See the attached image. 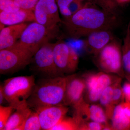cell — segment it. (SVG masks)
<instances>
[{"mask_svg":"<svg viewBox=\"0 0 130 130\" xmlns=\"http://www.w3.org/2000/svg\"><path fill=\"white\" fill-rule=\"evenodd\" d=\"M90 2L62 23L68 37L75 40L98 31L111 30L117 25L115 14L90 6Z\"/></svg>","mask_w":130,"mask_h":130,"instance_id":"6da1fadb","label":"cell"},{"mask_svg":"<svg viewBox=\"0 0 130 130\" xmlns=\"http://www.w3.org/2000/svg\"><path fill=\"white\" fill-rule=\"evenodd\" d=\"M68 76L42 79L37 84L27 103L35 109L41 107L64 105L63 101Z\"/></svg>","mask_w":130,"mask_h":130,"instance_id":"7a4b0ae2","label":"cell"},{"mask_svg":"<svg viewBox=\"0 0 130 130\" xmlns=\"http://www.w3.org/2000/svg\"><path fill=\"white\" fill-rule=\"evenodd\" d=\"M35 84L33 76H19L6 79L2 86L6 101L13 109L28 106L27 101Z\"/></svg>","mask_w":130,"mask_h":130,"instance_id":"3957f363","label":"cell"},{"mask_svg":"<svg viewBox=\"0 0 130 130\" xmlns=\"http://www.w3.org/2000/svg\"><path fill=\"white\" fill-rule=\"evenodd\" d=\"M59 27L48 28L35 21L28 25L14 45L29 50L35 54L45 43L58 35Z\"/></svg>","mask_w":130,"mask_h":130,"instance_id":"277c9868","label":"cell"},{"mask_svg":"<svg viewBox=\"0 0 130 130\" xmlns=\"http://www.w3.org/2000/svg\"><path fill=\"white\" fill-rule=\"evenodd\" d=\"M34 54L22 47L13 45L0 50V73L13 72L29 64Z\"/></svg>","mask_w":130,"mask_h":130,"instance_id":"5b68a950","label":"cell"},{"mask_svg":"<svg viewBox=\"0 0 130 130\" xmlns=\"http://www.w3.org/2000/svg\"><path fill=\"white\" fill-rule=\"evenodd\" d=\"M98 55V63L102 70L123 76L122 51L118 42L113 40Z\"/></svg>","mask_w":130,"mask_h":130,"instance_id":"8992f818","label":"cell"},{"mask_svg":"<svg viewBox=\"0 0 130 130\" xmlns=\"http://www.w3.org/2000/svg\"><path fill=\"white\" fill-rule=\"evenodd\" d=\"M33 12L36 22L47 28H55L62 23L55 0H39Z\"/></svg>","mask_w":130,"mask_h":130,"instance_id":"52a82bcc","label":"cell"},{"mask_svg":"<svg viewBox=\"0 0 130 130\" xmlns=\"http://www.w3.org/2000/svg\"><path fill=\"white\" fill-rule=\"evenodd\" d=\"M54 43H47L36 52L34 55L35 67L39 72L51 77L60 76L54 59L53 48Z\"/></svg>","mask_w":130,"mask_h":130,"instance_id":"ba28073f","label":"cell"},{"mask_svg":"<svg viewBox=\"0 0 130 130\" xmlns=\"http://www.w3.org/2000/svg\"><path fill=\"white\" fill-rule=\"evenodd\" d=\"M73 107L75 111L73 118L78 126L83 122L88 121L108 125L106 113L100 105H90L83 100Z\"/></svg>","mask_w":130,"mask_h":130,"instance_id":"9c48e42d","label":"cell"},{"mask_svg":"<svg viewBox=\"0 0 130 130\" xmlns=\"http://www.w3.org/2000/svg\"><path fill=\"white\" fill-rule=\"evenodd\" d=\"M37 113L42 129L51 130L65 117L68 108L64 105L41 107L35 109Z\"/></svg>","mask_w":130,"mask_h":130,"instance_id":"30bf717a","label":"cell"},{"mask_svg":"<svg viewBox=\"0 0 130 130\" xmlns=\"http://www.w3.org/2000/svg\"><path fill=\"white\" fill-rule=\"evenodd\" d=\"M86 88L84 78L76 75L68 76L63 105L73 106L84 100L83 95Z\"/></svg>","mask_w":130,"mask_h":130,"instance_id":"8fae6325","label":"cell"},{"mask_svg":"<svg viewBox=\"0 0 130 130\" xmlns=\"http://www.w3.org/2000/svg\"><path fill=\"white\" fill-rule=\"evenodd\" d=\"M84 42L86 50L89 53L98 55L106 45L113 40L111 30L98 31L87 36Z\"/></svg>","mask_w":130,"mask_h":130,"instance_id":"7c38bea8","label":"cell"},{"mask_svg":"<svg viewBox=\"0 0 130 130\" xmlns=\"http://www.w3.org/2000/svg\"><path fill=\"white\" fill-rule=\"evenodd\" d=\"M70 46L62 40L54 43V59L56 67L61 76L70 71Z\"/></svg>","mask_w":130,"mask_h":130,"instance_id":"4fadbf2b","label":"cell"},{"mask_svg":"<svg viewBox=\"0 0 130 130\" xmlns=\"http://www.w3.org/2000/svg\"><path fill=\"white\" fill-rule=\"evenodd\" d=\"M28 25L25 23H21L10 25L1 30L0 32V50L14 45Z\"/></svg>","mask_w":130,"mask_h":130,"instance_id":"5bb4252c","label":"cell"},{"mask_svg":"<svg viewBox=\"0 0 130 130\" xmlns=\"http://www.w3.org/2000/svg\"><path fill=\"white\" fill-rule=\"evenodd\" d=\"M118 78H113L111 75L104 73H99L98 78L94 86L87 91L86 96L88 101L91 103L97 102L105 89Z\"/></svg>","mask_w":130,"mask_h":130,"instance_id":"9a60e30c","label":"cell"},{"mask_svg":"<svg viewBox=\"0 0 130 130\" xmlns=\"http://www.w3.org/2000/svg\"><path fill=\"white\" fill-rule=\"evenodd\" d=\"M1 23L5 25H12L23 23L26 21H36L34 12L20 9L15 12L1 11Z\"/></svg>","mask_w":130,"mask_h":130,"instance_id":"2e32d148","label":"cell"},{"mask_svg":"<svg viewBox=\"0 0 130 130\" xmlns=\"http://www.w3.org/2000/svg\"><path fill=\"white\" fill-rule=\"evenodd\" d=\"M16 110L11 115L3 130H23L24 123L32 112L29 106Z\"/></svg>","mask_w":130,"mask_h":130,"instance_id":"e0dca14e","label":"cell"},{"mask_svg":"<svg viewBox=\"0 0 130 130\" xmlns=\"http://www.w3.org/2000/svg\"><path fill=\"white\" fill-rule=\"evenodd\" d=\"M113 129L128 130L130 129V119L124 111L121 103L116 105L114 109L111 119Z\"/></svg>","mask_w":130,"mask_h":130,"instance_id":"ac0fdd59","label":"cell"},{"mask_svg":"<svg viewBox=\"0 0 130 130\" xmlns=\"http://www.w3.org/2000/svg\"><path fill=\"white\" fill-rule=\"evenodd\" d=\"M121 51L123 68L128 81H130V21L124 38Z\"/></svg>","mask_w":130,"mask_h":130,"instance_id":"d6986e66","label":"cell"},{"mask_svg":"<svg viewBox=\"0 0 130 130\" xmlns=\"http://www.w3.org/2000/svg\"><path fill=\"white\" fill-rule=\"evenodd\" d=\"M113 83L105 89L101 95L99 100L101 105L105 109L108 119H111L115 107L113 104L112 100Z\"/></svg>","mask_w":130,"mask_h":130,"instance_id":"ffe728a7","label":"cell"},{"mask_svg":"<svg viewBox=\"0 0 130 130\" xmlns=\"http://www.w3.org/2000/svg\"><path fill=\"white\" fill-rule=\"evenodd\" d=\"M41 124L37 113L32 112L23 125V130H41Z\"/></svg>","mask_w":130,"mask_h":130,"instance_id":"44dd1931","label":"cell"},{"mask_svg":"<svg viewBox=\"0 0 130 130\" xmlns=\"http://www.w3.org/2000/svg\"><path fill=\"white\" fill-rule=\"evenodd\" d=\"M121 79L118 77L113 83L112 100L113 104L115 106L123 102V100L125 98L123 88L121 85Z\"/></svg>","mask_w":130,"mask_h":130,"instance_id":"7402d4cb","label":"cell"},{"mask_svg":"<svg viewBox=\"0 0 130 130\" xmlns=\"http://www.w3.org/2000/svg\"><path fill=\"white\" fill-rule=\"evenodd\" d=\"M79 130V127L74 118H64L51 130Z\"/></svg>","mask_w":130,"mask_h":130,"instance_id":"603a6c76","label":"cell"},{"mask_svg":"<svg viewBox=\"0 0 130 130\" xmlns=\"http://www.w3.org/2000/svg\"><path fill=\"white\" fill-rule=\"evenodd\" d=\"M106 11L115 14L116 5L114 0H88Z\"/></svg>","mask_w":130,"mask_h":130,"instance_id":"cb8c5ba5","label":"cell"},{"mask_svg":"<svg viewBox=\"0 0 130 130\" xmlns=\"http://www.w3.org/2000/svg\"><path fill=\"white\" fill-rule=\"evenodd\" d=\"M13 108L11 106H0V130H3Z\"/></svg>","mask_w":130,"mask_h":130,"instance_id":"d4e9b609","label":"cell"},{"mask_svg":"<svg viewBox=\"0 0 130 130\" xmlns=\"http://www.w3.org/2000/svg\"><path fill=\"white\" fill-rule=\"evenodd\" d=\"M20 9L34 11L39 0H13Z\"/></svg>","mask_w":130,"mask_h":130,"instance_id":"484cf974","label":"cell"},{"mask_svg":"<svg viewBox=\"0 0 130 130\" xmlns=\"http://www.w3.org/2000/svg\"><path fill=\"white\" fill-rule=\"evenodd\" d=\"M73 0H56L58 8L61 15L65 18H69L72 15L69 10V5Z\"/></svg>","mask_w":130,"mask_h":130,"instance_id":"4316f807","label":"cell"},{"mask_svg":"<svg viewBox=\"0 0 130 130\" xmlns=\"http://www.w3.org/2000/svg\"><path fill=\"white\" fill-rule=\"evenodd\" d=\"M20 9L13 0H0V9L2 11L15 12Z\"/></svg>","mask_w":130,"mask_h":130,"instance_id":"83f0119b","label":"cell"},{"mask_svg":"<svg viewBox=\"0 0 130 130\" xmlns=\"http://www.w3.org/2000/svg\"><path fill=\"white\" fill-rule=\"evenodd\" d=\"M105 125L93 121H85L79 125V130H100L104 129Z\"/></svg>","mask_w":130,"mask_h":130,"instance_id":"f1b7e54d","label":"cell"},{"mask_svg":"<svg viewBox=\"0 0 130 130\" xmlns=\"http://www.w3.org/2000/svg\"><path fill=\"white\" fill-rule=\"evenodd\" d=\"M85 1H88V0H73L71 2L68 8L72 15L78 12L85 5L83 4V2Z\"/></svg>","mask_w":130,"mask_h":130,"instance_id":"f546056e","label":"cell"},{"mask_svg":"<svg viewBox=\"0 0 130 130\" xmlns=\"http://www.w3.org/2000/svg\"><path fill=\"white\" fill-rule=\"evenodd\" d=\"M122 88L126 101L130 102V81L125 82Z\"/></svg>","mask_w":130,"mask_h":130,"instance_id":"4dcf8cb0","label":"cell"},{"mask_svg":"<svg viewBox=\"0 0 130 130\" xmlns=\"http://www.w3.org/2000/svg\"><path fill=\"white\" fill-rule=\"evenodd\" d=\"M5 100L6 101L3 91L2 86L1 85L0 86V104L1 105H2Z\"/></svg>","mask_w":130,"mask_h":130,"instance_id":"1f68e13d","label":"cell"},{"mask_svg":"<svg viewBox=\"0 0 130 130\" xmlns=\"http://www.w3.org/2000/svg\"><path fill=\"white\" fill-rule=\"evenodd\" d=\"M115 1L120 3H124L130 2V0H115Z\"/></svg>","mask_w":130,"mask_h":130,"instance_id":"d6a6232c","label":"cell"},{"mask_svg":"<svg viewBox=\"0 0 130 130\" xmlns=\"http://www.w3.org/2000/svg\"></svg>","mask_w":130,"mask_h":130,"instance_id":"836d02e7","label":"cell"}]
</instances>
